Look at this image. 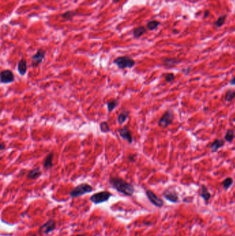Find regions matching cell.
I'll return each instance as SVG.
<instances>
[{
  "mask_svg": "<svg viewBox=\"0 0 235 236\" xmlns=\"http://www.w3.org/2000/svg\"><path fill=\"white\" fill-rule=\"evenodd\" d=\"M109 183L117 191L126 196H132L134 193V187L132 184L128 183L122 178L119 177H110Z\"/></svg>",
  "mask_w": 235,
  "mask_h": 236,
  "instance_id": "cell-1",
  "label": "cell"
},
{
  "mask_svg": "<svg viewBox=\"0 0 235 236\" xmlns=\"http://www.w3.org/2000/svg\"><path fill=\"white\" fill-rule=\"evenodd\" d=\"M93 186L87 183H82L79 184L70 192V196L71 197H77L85 194L93 192Z\"/></svg>",
  "mask_w": 235,
  "mask_h": 236,
  "instance_id": "cell-2",
  "label": "cell"
},
{
  "mask_svg": "<svg viewBox=\"0 0 235 236\" xmlns=\"http://www.w3.org/2000/svg\"><path fill=\"white\" fill-rule=\"evenodd\" d=\"M113 63L116 64L117 67L120 69L125 68H132L135 65V61L131 57L128 56L118 57L113 61Z\"/></svg>",
  "mask_w": 235,
  "mask_h": 236,
  "instance_id": "cell-3",
  "label": "cell"
},
{
  "mask_svg": "<svg viewBox=\"0 0 235 236\" xmlns=\"http://www.w3.org/2000/svg\"><path fill=\"white\" fill-rule=\"evenodd\" d=\"M112 196V193H110V192L107 191H103L98 192L91 196L90 197V201H91L95 204H99L106 202L109 200Z\"/></svg>",
  "mask_w": 235,
  "mask_h": 236,
  "instance_id": "cell-4",
  "label": "cell"
},
{
  "mask_svg": "<svg viewBox=\"0 0 235 236\" xmlns=\"http://www.w3.org/2000/svg\"><path fill=\"white\" fill-rule=\"evenodd\" d=\"M173 119H174V114L172 111L168 110L160 118L158 122V125L161 128H166L172 123Z\"/></svg>",
  "mask_w": 235,
  "mask_h": 236,
  "instance_id": "cell-5",
  "label": "cell"
},
{
  "mask_svg": "<svg viewBox=\"0 0 235 236\" xmlns=\"http://www.w3.org/2000/svg\"><path fill=\"white\" fill-rule=\"evenodd\" d=\"M46 56V51L43 50L42 48L38 49L37 53L35 55H33L31 57V66L32 67L36 68L37 67L39 64L42 63V62L44 61Z\"/></svg>",
  "mask_w": 235,
  "mask_h": 236,
  "instance_id": "cell-6",
  "label": "cell"
},
{
  "mask_svg": "<svg viewBox=\"0 0 235 236\" xmlns=\"http://www.w3.org/2000/svg\"><path fill=\"white\" fill-rule=\"evenodd\" d=\"M146 194L147 197L150 200V202L153 204V205H155L157 207H162L163 206V199L159 198V197L156 196L154 193L150 190H147L146 191Z\"/></svg>",
  "mask_w": 235,
  "mask_h": 236,
  "instance_id": "cell-7",
  "label": "cell"
},
{
  "mask_svg": "<svg viewBox=\"0 0 235 236\" xmlns=\"http://www.w3.org/2000/svg\"><path fill=\"white\" fill-rule=\"evenodd\" d=\"M56 228V222L54 220H49L39 229V233L43 232L44 234H49Z\"/></svg>",
  "mask_w": 235,
  "mask_h": 236,
  "instance_id": "cell-8",
  "label": "cell"
},
{
  "mask_svg": "<svg viewBox=\"0 0 235 236\" xmlns=\"http://www.w3.org/2000/svg\"><path fill=\"white\" fill-rule=\"evenodd\" d=\"M0 75H1L0 79H1V83L2 84H10L13 82L15 81L14 74L10 70L6 69L2 70Z\"/></svg>",
  "mask_w": 235,
  "mask_h": 236,
  "instance_id": "cell-9",
  "label": "cell"
},
{
  "mask_svg": "<svg viewBox=\"0 0 235 236\" xmlns=\"http://www.w3.org/2000/svg\"><path fill=\"white\" fill-rule=\"evenodd\" d=\"M163 196L166 199H168V201H170V202L176 203L178 202V199H179L178 194H177V192L174 190L167 189L164 191V193H163Z\"/></svg>",
  "mask_w": 235,
  "mask_h": 236,
  "instance_id": "cell-10",
  "label": "cell"
},
{
  "mask_svg": "<svg viewBox=\"0 0 235 236\" xmlns=\"http://www.w3.org/2000/svg\"><path fill=\"white\" fill-rule=\"evenodd\" d=\"M119 136L121 138L124 140H126L129 144L132 143V134L130 130H129V128L127 126H125L122 128H120L119 130Z\"/></svg>",
  "mask_w": 235,
  "mask_h": 236,
  "instance_id": "cell-11",
  "label": "cell"
},
{
  "mask_svg": "<svg viewBox=\"0 0 235 236\" xmlns=\"http://www.w3.org/2000/svg\"><path fill=\"white\" fill-rule=\"evenodd\" d=\"M18 70L20 75H25L27 72V62L24 58H21L18 64Z\"/></svg>",
  "mask_w": 235,
  "mask_h": 236,
  "instance_id": "cell-12",
  "label": "cell"
},
{
  "mask_svg": "<svg viewBox=\"0 0 235 236\" xmlns=\"http://www.w3.org/2000/svg\"><path fill=\"white\" fill-rule=\"evenodd\" d=\"M42 174V171L39 168H35L31 170L28 173L27 178L29 180H36Z\"/></svg>",
  "mask_w": 235,
  "mask_h": 236,
  "instance_id": "cell-13",
  "label": "cell"
},
{
  "mask_svg": "<svg viewBox=\"0 0 235 236\" xmlns=\"http://www.w3.org/2000/svg\"><path fill=\"white\" fill-rule=\"evenodd\" d=\"M53 157H54V153L53 152H51L47 155V157L45 159L44 162V168L45 169H51L53 166Z\"/></svg>",
  "mask_w": 235,
  "mask_h": 236,
  "instance_id": "cell-14",
  "label": "cell"
},
{
  "mask_svg": "<svg viewBox=\"0 0 235 236\" xmlns=\"http://www.w3.org/2000/svg\"><path fill=\"white\" fill-rule=\"evenodd\" d=\"M180 61L175 58H166L163 60V65L167 68H171L178 64Z\"/></svg>",
  "mask_w": 235,
  "mask_h": 236,
  "instance_id": "cell-15",
  "label": "cell"
},
{
  "mask_svg": "<svg viewBox=\"0 0 235 236\" xmlns=\"http://www.w3.org/2000/svg\"><path fill=\"white\" fill-rule=\"evenodd\" d=\"M224 144H225V141L223 139H215L210 146L211 151L212 152H216L218 149L223 147Z\"/></svg>",
  "mask_w": 235,
  "mask_h": 236,
  "instance_id": "cell-16",
  "label": "cell"
},
{
  "mask_svg": "<svg viewBox=\"0 0 235 236\" xmlns=\"http://www.w3.org/2000/svg\"><path fill=\"white\" fill-rule=\"evenodd\" d=\"M119 104V100L117 99H112L106 103L107 108L109 113H111L117 106Z\"/></svg>",
  "mask_w": 235,
  "mask_h": 236,
  "instance_id": "cell-17",
  "label": "cell"
},
{
  "mask_svg": "<svg viewBox=\"0 0 235 236\" xmlns=\"http://www.w3.org/2000/svg\"><path fill=\"white\" fill-rule=\"evenodd\" d=\"M201 197L206 202H208V200L211 197V194L210 193V192L208 191L207 187H206V186L204 185L201 186Z\"/></svg>",
  "mask_w": 235,
  "mask_h": 236,
  "instance_id": "cell-18",
  "label": "cell"
},
{
  "mask_svg": "<svg viewBox=\"0 0 235 236\" xmlns=\"http://www.w3.org/2000/svg\"><path fill=\"white\" fill-rule=\"evenodd\" d=\"M76 12L72 11V10H68V11H66L63 13L61 14L60 17L62 19H63L64 20L66 21H69L72 20L74 16L76 15Z\"/></svg>",
  "mask_w": 235,
  "mask_h": 236,
  "instance_id": "cell-19",
  "label": "cell"
},
{
  "mask_svg": "<svg viewBox=\"0 0 235 236\" xmlns=\"http://www.w3.org/2000/svg\"><path fill=\"white\" fill-rule=\"evenodd\" d=\"M128 117H129V112L127 111H122V112L118 115V117H117V122H118V123L119 124H122L126 121Z\"/></svg>",
  "mask_w": 235,
  "mask_h": 236,
  "instance_id": "cell-20",
  "label": "cell"
},
{
  "mask_svg": "<svg viewBox=\"0 0 235 236\" xmlns=\"http://www.w3.org/2000/svg\"><path fill=\"white\" fill-rule=\"evenodd\" d=\"M146 32V29L144 26H139L136 28L133 31V36L135 38H139Z\"/></svg>",
  "mask_w": 235,
  "mask_h": 236,
  "instance_id": "cell-21",
  "label": "cell"
},
{
  "mask_svg": "<svg viewBox=\"0 0 235 236\" xmlns=\"http://www.w3.org/2000/svg\"><path fill=\"white\" fill-rule=\"evenodd\" d=\"M160 24V23L158 21L152 20L148 21L146 24L147 29H148L149 31H153V30L156 29L157 28L158 26Z\"/></svg>",
  "mask_w": 235,
  "mask_h": 236,
  "instance_id": "cell-22",
  "label": "cell"
},
{
  "mask_svg": "<svg viewBox=\"0 0 235 236\" xmlns=\"http://www.w3.org/2000/svg\"><path fill=\"white\" fill-rule=\"evenodd\" d=\"M99 128H100V130H101L102 133H108L110 130L109 124H108V122L105 121L101 122V124H100L99 125Z\"/></svg>",
  "mask_w": 235,
  "mask_h": 236,
  "instance_id": "cell-23",
  "label": "cell"
},
{
  "mask_svg": "<svg viewBox=\"0 0 235 236\" xmlns=\"http://www.w3.org/2000/svg\"><path fill=\"white\" fill-rule=\"evenodd\" d=\"M235 97V91L234 90H229L228 91L225 96V100L226 102H231Z\"/></svg>",
  "mask_w": 235,
  "mask_h": 236,
  "instance_id": "cell-24",
  "label": "cell"
},
{
  "mask_svg": "<svg viewBox=\"0 0 235 236\" xmlns=\"http://www.w3.org/2000/svg\"><path fill=\"white\" fill-rule=\"evenodd\" d=\"M232 183H233V180L231 177H227L226 179L224 180L223 182V188L225 190H227L229 188L230 186H232Z\"/></svg>",
  "mask_w": 235,
  "mask_h": 236,
  "instance_id": "cell-25",
  "label": "cell"
},
{
  "mask_svg": "<svg viewBox=\"0 0 235 236\" xmlns=\"http://www.w3.org/2000/svg\"><path fill=\"white\" fill-rule=\"evenodd\" d=\"M234 138V133L232 130H228L227 133H226V136H225V139L227 141H229V142H231V141L233 140V139Z\"/></svg>",
  "mask_w": 235,
  "mask_h": 236,
  "instance_id": "cell-26",
  "label": "cell"
},
{
  "mask_svg": "<svg viewBox=\"0 0 235 236\" xmlns=\"http://www.w3.org/2000/svg\"><path fill=\"white\" fill-rule=\"evenodd\" d=\"M226 15H222L221 17H219V18H218L217 21H216L215 23L216 26H217V27H221L224 23V21L226 20Z\"/></svg>",
  "mask_w": 235,
  "mask_h": 236,
  "instance_id": "cell-27",
  "label": "cell"
},
{
  "mask_svg": "<svg viewBox=\"0 0 235 236\" xmlns=\"http://www.w3.org/2000/svg\"><path fill=\"white\" fill-rule=\"evenodd\" d=\"M174 78H175V76L173 73H168L165 76V79L167 82H171V81H172L173 80H174Z\"/></svg>",
  "mask_w": 235,
  "mask_h": 236,
  "instance_id": "cell-28",
  "label": "cell"
},
{
  "mask_svg": "<svg viewBox=\"0 0 235 236\" xmlns=\"http://www.w3.org/2000/svg\"><path fill=\"white\" fill-rule=\"evenodd\" d=\"M128 160L130 162H134L136 161V155H130L128 157Z\"/></svg>",
  "mask_w": 235,
  "mask_h": 236,
  "instance_id": "cell-29",
  "label": "cell"
},
{
  "mask_svg": "<svg viewBox=\"0 0 235 236\" xmlns=\"http://www.w3.org/2000/svg\"><path fill=\"white\" fill-rule=\"evenodd\" d=\"M5 149H6L5 143H4V141H2V142L1 143V144H0V151H3Z\"/></svg>",
  "mask_w": 235,
  "mask_h": 236,
  "instance_id": "cell-30",
  "label": "cell"
},
{
  "mask_svg": "<svg viewBox=\"0 0 235 236\" xmlns=\"http://www.w3.org/2000/svg\"><path fill=\"white\" fill-rule=\"evenodd\" d=\"M230 84L231 85H235V77H234V78L230 81Z\"/></svg>",
  "mask_w": 235,
  "mask_h": 236,
  "instance_id": "cell-31",
  "label": "cell"
},
{
  "mask_svg": "<svg viewBox=\"0 0 235 236\" xmlns=\"http://www.w3.org/2000/svg\"><path fill=\"white\" fill-rule=\"evenodd\" d=\"M209 15V11L208 10H207V11L205 12V15H204V18H206V17H208V15Z\"/></svg>",
  "mask_w": 235,
  "mask_h": 236,
  "instance_id": "cell-32",
  "label": "cell"
},
{
  "mask_svg": "<svg viewBox=\"0 0 235 236\" xmlns=\"http://www.w3.org/2000/svg\"><path fill=\"white\" fill-rule=\"evenodd\" d=\"M183 71L184 72V73H186V74H188V73H189V72H190V68H188V70H183Z\"/></svg>",
  "mask_w": 235,
  "mask_h": 236,
  "instance_id": "cell-33",
  "label": "cell"
},
{
  "mask_svg": "<svg viewBox=\"0 0 235 236\" xmlns=\"http://www.w3.org/2000/svg\"><path fill=\"white\" fill-rule=\"evenodd\" d=\"M120 1V0H112V1L114 2L115 4H117V3H118V2Z\"/></svg>",
  "mask_w": 235,
  "mask_h": 236,
  "instance_id": "cell-34",
  "label": "cell"
},
{
  "mask_svg": "<svg viewBox=\"0 0 235 236\" xmlns=\"http://www.w3.org/2000/svg\"><path fill=\"white\" fill-rule=\"evenodd\" d=\"M74 236H84V235H80H80H74Z\"/></svg>",
  "mask_w": 235,
  "mask_h": 236,
  "instance_id": "cell-35",
  "label": "cell"
},
{
  "mask_svg": "<svg viewBox=\"0 0 235 236\" xmlns=\"http://www.w3.org/2000/svg\"><path fill=\"white\" fill-rule=\"evenodd\" d=\"M234 122H235V117H234Z\"/></svg>",
  "mask_w": 235,
  "mask_h": 236,
  "instance_id": "cell-36",
  "label": "cell"
}]
</instances>
